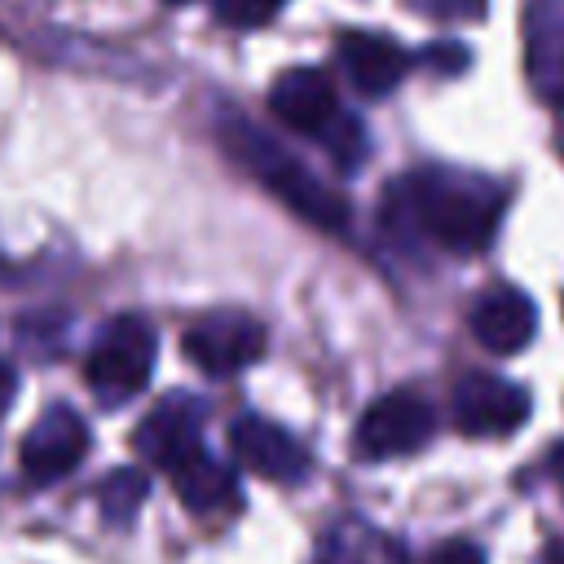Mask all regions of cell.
<instances>
[{"label": "cell", "mask_w": 564, "mask_h": 564, "mask_svg": "<svg viewBox=\"0 0 564 564\" xmlns=\"http://www.w3.org/2000/svg\"><path fill=\"white\" fill-rule=\"evenodd\" d=\"M529 419V392L502 375L471 370L454 383V423L467 436H511Z\"/></svg>", "instance_id": "obj_6"}, {"label": "cell", "mask_w": 564, "mask_h": 564, "mask_svg": "<svg viewBox=\"0 0 564 564\" xmlns=\"http://www.w3.org/2000/svg\"><path fill=\"white\" fill-rule=\"evenodd\" d=\"M278 9H282V0H216V18L225 26H238V31L264 26Z\"/></svg>", "instance_id": "obj_16"}, {"label": "cell", "mask_w": 564, "mask_h": 564, "mask_svg": "<svg viewBox=\"0 0 564 564\" xmlns=\"http://www.w3.org/2000/svg\"><path fill=\"white\" fill-rule=\"evenodd\" d=\"M551 476H555V485H560V494H564V445L551 449Z\"/></svg>", "instance_id": "obj_21"}, {"label": "cell", "mask_w": 564, "mask_h": 564, "mask_svg": "<svg viewBox=\"0 0 564 564\" xmlns=\"http://www.w3.org/2000/svg\"><path fill=\"white\" fill-rule=\"evenodd\" d=\"M414 198V220L427 238H436L449 251H480L498 225V207L502 198L494 194V185L476 181V176H445V172H414V181L405 185Z\"/></svg>", "instance_id": "obj_2"}, {"label": "cell", "mask_w": 564, "mask_h": 564, "mask_svg": "<svg viewBox=\"0 0 564 564\" xmlns=\"http://www.w3.org/2000/svg\"><path fill=\"white\" fill-rule=\"evenodd\" d=\"M172 489H176V498H181L189 511H198V516L238 507V480H234V471H229L225 463H216L207 449H203L198 458H189L181 471H172Z\"/></svg>", "instance_id": "obj_13"}, {"label": "cell", "mask_w": 564, "mask_h": 564, "mask_svg": "<svg viewBox=\"0 0 564 564\" xmlns=\"http://www.w3.org/2000/svg\"><path fill=\"white\" fill-rule=\"evenodd\" d=\"M88 454V423L70 410V405H53L48 414H40L31 423V432L22 436V471L35 485L62 480L66 471H75Z\"/></svg>", "instance_id": "obj_8"}, {"label": "cell", "mask_w": 564, "mask_h": 564, "mask_svg": "<svg viewBox=\"0 0 564 564\" xmlns=\"http://www.w3.org/2000/svg\"><path fill=\"white\" fill-rule=\"evenodd\" d=\"M150 494V480L137 471V467H115L101 489H97V507H101V520L106 524H132V516L141 511Z\"/></svg>", "instance_id": "obj_14"}, {"label": "cell", "mask_w": 564, "mask_h": 564, "mask_svg": "<svg viewBox=\"0 0 564 564\" xmlns=\"http://www.w3.org/2000/svg\"><path fill=\"white\" fill-rule=\"evenodd\" d=\"M220 145L273 194V198H282L300 220H308V225H317V229H344L348 225V198L335 189V185H326V181H317L304 163H295L286 150H278L256 123H247V119H225L220 123Z\"/></svg>", "instance_id": "obj_1"}, {"label": "cell", "mask_w": 564, "mask_h": 564, "mask_svg": "<svg viewBox=\"0 0 564 564\" xmlns=\"http://www.w3.org/2000/svg\"><path fill=\"white\" fill-rule=\"evenodd\" d=\"M551 564H564V542H555V551H551Z\"/></svg>", "instance_id": "obj_22"}, {"label": "cell", "mask_w": 564, "mask_h": 564, "mask_svg": "<svg viewBox=\"0 0 564 564\" xmlns=\"http://www.w3.org/2000/svg\"><path fill=\"white\" fill-rule=\"evenodd\" d=\"M154 326L137 313H119L93 344L88 361H84V379L88 388L106 401V405H119L128 397H137L145 383H150V370H154Z\"/></svg>", "instance_id": "obj_3"}, {"label": "cell", "mask_w": 564, "mask_h": 564, "mask_svg": "<svg viewBox=\"0 0 564 564\" xmlns=\"http://www.w3.org/2000/svg\"><path fill=\"white\" fill-rule=\"evenodd\" d=\"M317 564H361V560H357V551H348V546H335V542H330V546L317 555Z\"/></svg>", "instance_id": "obj_20"}, {"label": "cell", "mask_w": 564, "mask_h": 564, "mask_svg": "<svg viewBox=\"0 0 564 564\" xmlns=\"http://www.w3.org/2000/svg\"><path fill=\"white\" fill-rule=\"evenodd\" d=\"M432 427H436V414H432L427 397H419L414 388H397V392H383L379 401L366 405L352 445L361 458H375V463L401 458V454L423 449Z\"/></svg>", "instance_id": "obj_4"}, {"label": "cell", "mask_w": 564, "mask_h": 564, "mask_svg": "<svg viewBox=\"0 0 564 564\" xmlns=\"http://www.w3.org/2000/svg\"><path fill=\"white\" fill-rule=\"evenodd\" d=\"M366 132H361V123L357 119H348V115H339L335 123H330V132L322 137V145L335 154V163H344V167H352V163H361V154H366V141H361Z\"/></svg>", "instance_id": "obj_15"}, {"label": "cell", "mask_w": 564, "mask_h": 564, "mask_svg": "<svg viewBox=\"0 0 564 564\" xmlns=\"http://www.w3.org/2000/svg\"><path fill=\"white\" fill-rule=\"evenodd\" d=\"M419 13H432L441 22H476L485 18V0H410Z\"/></svg>", "instance_id": "obj_17"}, {"label": "cell", "mask_w": 564, "mask_h": 564, "mask_svg": "<svg viewBox=\"0 0 564 564\" xmlns=\"http://www.w3.org/2000/svg\"><path fill=\"white\" fill-rule=\"evenodd\" d=\"M172 4H185V0H172Z\"/></svg>", "instance_id": "obj_23"}, {"label": "cell", "mask_w": 564, "mask_h": 564, "mask_svg": "<svg viewBox=\"0 0 564 564\" xmlns=\"http://www.w3.org/2000/svg\"><path fill=\"white\" fill-rule=\"evenodd\" d=\"M269 110L304 137H326L339 119V97L326 70L317 66H291L269 84Z\"/></svg>", "instance_id": "obj_9"}, {"label": "cell", "mask_w": 564, "mask_h": 564, "mask_svg": "<svg viewBox=\"0 0 564 564\" xmlns=\"http://www.w3.org/2000/svg\"><path fill=\"white\" fill-rule=\"evenodd\" d=\"M264 344H269L264 326L256 317H247V313H212V317L194 322L181 335L185 357L203 375H238L242 366L260 361Z\"/></svg>", "instance_id": "obj_5"}, {"label": "cell", "mask_w": 564, "mask_h": 564, "mask_svg": "<svg viewBox=\"0 0 564 564\" xmlns=\"http://www.w3.org/2000/svg\"><path fill=\"white\" fill-rule=\"evenodd\" d=\"M427 564H485V551L467 538H449L427 555Z\"/></svg>", "instance_id": "obj_18"}, {"label": "cell", "mask_w": 564, "mask_h": 564, "mask_svg": "<svg viewBox=\"0 0 564 564\" xmlns=\"http://www.w3.org/2000/svg\"><path fill=\"white\" fill-rule=\"evenodd\" d=\"M229 449L251 476L273 480V485H295L308 471V449L286 427L260 414H242L229 423Z\"/></svg>", "instance_id": "obj_7"}, {"label": "cell", "mask_w": 564, "mask_h": 564, "mask_svg": "<svg viewBox=\"0 0 564 564\" xmlns=\"http://www.w3.org/2000/svg\"><path fill=\"white\" fill-rule=\"evenodd\" d=\"M467 322H471V335H476L480 348H489L498 357H511L533 339L538 308L520 286H489L485 295H476Z\"/></svg>", "instance_id": "obj_12"}, {"label": "cell", "mask_w": 564, "mask_h": 564, "mask_svg": "<svg viewBox=\"0 0 564 564\" xmlns=\"http://www.w3.org/2000/svg\"><path fill=\"white\" fill-rule=\"evenodd\" d=\"M13 392H18V375H13V366L0 361V414L13 405Z\"/></svg>", "instance_id": "obj_19"}, {"label": "cell", "mask_w": 564, "mask_h": 564, "mask_svg": "<svg viewBox=\"0 0 564 564\" xmlns=\"http://www.w3.org/2000/svg\"><path fill=\"white\" fill-rule=\"evenodd\" d=\"M335 62L348 75V84L366 97L392 93L410 70V53L397 40L375 35V31H339L335 35Z\"/></svg>", "instance_id": "obj_11"}, {"label": "cell", "mask_w": 564, "mask_h": 564, "mask_svg": "<svg viewBox=\"0 0 564 564\" xmlns=\"http://www.w3.org/2000/svg\"><path fill=\"white\" fill-rule=\"evenodd\" d=\"M132 445H137V454H141L145 463L163 467L167 476H172V471H181L189 458H198V454H203L198 405H194V401H185V397H167V401H159V405L141 419V427H137Z\"/></svg>", "instance_id": "obj_10"}]
</instances>
